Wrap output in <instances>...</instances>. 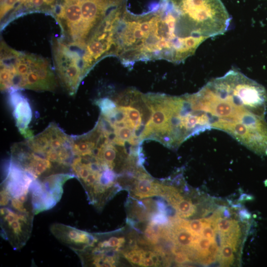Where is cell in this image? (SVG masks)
<instances>
[{
	"label": "cell",
	"mask_w": 267,
	"mask_h": 267,
	"mask_svg": "<svg viewBox=\"0 0 267 267\" xmlns=\"http://www.w3.org/2000/svg\"><path fill=\"white\" fill-rule=\"evenodd\" d=\"M194 96L198 108L207 115L211 129L222 131L247 112L265 117L259 87L235 69L210 80Z\"/></svg>",
	"instance_id": "obj_1"
},
{
	"label": "cell",
	"mask_w": 267,
	"mask_h": 267,
	"mask_svg": "<svg viewBox=\"0 0 267 267\" xmlns=\"http://www.w3.org/2000/svg\"><path fill=\"white\" fill-rule=\"evenodd\" d=\"M0 89H24L51 91L57 81L47 61L37 55L20 52L3 42L0 46Z\"/></svg>",
	"instance_id": "obj_2"
},
{
	"label": "cell",
	"mask_w": 267,
	"mask_h": 267,
	"mask_svg": "<svg viewBox=\"0 0 267 267\" xmlns=\"http://www.w3.org/2000/svg\"><path fill=\"white\" fill-rule=\"evenodd\" d=\"M178 14L208 39L225 33L231 18L221 0H169Z\"/></svg>",
	"instance_id": "obj_3"
},
{
	"label": "cell",
	"mask_w": 267,
	"mask_h": 267,
	"mask_svg": "<svg viewBox=\"0 0 267 267\" xmlns=\"http://www.w3.org/2000/svg\"><path fill=\"white\" fill-rule=\"evenodd\" d=\"M29 149L35 154L50 161L60 168H70L74 157L71 136L56 124L51 123L42 133L27 139Z\"/></svg>",
	"instance_id": "obj_4"
},
{
	"label": "cell",
	"mask_w": 267,
	"mask_h": 267,
	"mask_svg": "<svg viewBox=\"0 0 267 267\" xmlns=\"http://www.w3.org/2000/svg\"><path fill=\"white\" fill-rule=\"evenodd\" d=\"M108 168L92 155L74 156L71 163L72 173L83 185L90 202L97 207L102 206L111 188L105 173Z\"/></svg>",
	"instance_id": "obj_5"
},
{
	"label": "cell",
	"mask_w": 267,
	"mask_h": 267,
	"mask_svg": "<svg viewBox=\"0 0 267 267\" xmlns=\"http://www.w3.org/2000/svg\"><path fill=\"white\" fill-rule=\"evenodd\" d=\"M53 47V58L58 78L68 93L73 95L88 73L83 56L69 45L58 41L54 42Z\"/></svg>",
	"instance_id": "obj_6"
},
{
	"label": "cell",
	"mask_w": 267,
	"mask_h": 267,
	"mask_svg": "<svg viewBox=\"0 0 267 267\" xmlns=\"http://www.w3.org/2000/svg\"><path fill=\"white\" fill-rule=\"evenodd\" d=\"M74 178L75 176L72 173H59L35 180L31 189L35 214L55 206L62 197L64 184Z\"/></svg>",
	"instance_id": "obj_7"
},
{
	"label": "cell",
	"mask_w": 267,
	"mask_h": 267,
	"mask_svg": "<svg viewBox=\"0 0 267 267\" xmlns=\"http://www.w3.org/2000/svg\"><path fill=\"white\" fill-rule=\"evenodd\" d=\"M9 160L37 179L65 173L50 161L32 151L25 141L16 143L11 147Z\"/></svg>",
	"instance_id": "obj_8"
},
{
	"label": "cell",
	"mask_w": 267,
	"mask_h": 267,
	"mask_svg": "<svg viewBox=\"0 0 267 267\" xmlns=\"http://www.w3.org/2000/svg\"><path fill=\"white\" fill-rule=\"evenodd\" d=\"M49 230L59 242L75 253L85 250L94 240V236L89 233L63 223L52 224Z\"/></svg>",
	"instance_id": "obj_9"
},
{
	"label": "cell",
	"mask_w": 267,
	"mask_h": 267,
	"mask_svg": "<svg viewBox=\"0 0 267 267\" xmlns=\"http://www.w3.org/2000/svg\"><path fill=\"white\" fill-rule=\"evenodd\" d=\"M9 102L13 110V115L19 133L26 138L34 136L29 128L32 118V111L27 98L17 89L9 90Z\"/></svg>",
	"instance_id": "obj_10"
},
{
	"label": "cell",
	"mask_w": 267,
	"mask_h": 267,
	"mask_svg": "<svg viewBox=\"0 0 267 267\" xmlns=\"http://www.w3.org/2000/svg\"><path fill=\"white\" fill-rule=\"evenodd\" d=\"M59 15L64 21L67 32L74 42L82 44L81 42L82 11L80 0H64Z\"/></svg>",
	"instance_id": "obj_11"
},
{
	"label": "cell",
	"mask_w": 267,
	"mask_h": 267,
	"mask_svg": "<svg viewBox=\"0 0 267 267\" xmlns=\"http://www.w3.org/2000/svg\"><path fill=\"white\" fill-rule=\"evenodd\" d=\"M162 185L145 177L139 178L134 189V194L139 198L162 195Z\"/></svg>",
	"instance_id": "obj_12"
},
{
	"label": "cell",
	"mask_w": 267,
	"mask_h": 267,
	"mask_svg": "<svg viewBox=\"0 0 267 267\" xmlns=\"http://www.w3.org/2000/svg\"><path fill=\"white\" fill-rule=\"evenodd\" d=\"M172 233L174 241L181 248L192 249L196 237L188 229L175 222Z\"/></svg>",
	"instance_id": "obj_13"
},
{
	"label": "cell",
	"mask_w": 267,
	"mask_h": 267,
	"mask_svg": "<svg viewBox=\"0 0 267 267\" xmlns=\"http://www.w3.org/2000/svg\"><path fill=\"white\" fill-rule=\"evenodd\" d=\"M160 223L153 221L147 226L145 230V237L152 244H156L160 236L164 235L165 229H164Z\"/></svg>",
	"instance_id": "obj_14"
},
{
	"label": "cell",
	"mask_w": 267,
	"mask_h": 267,
	"mask_svg": "<svg viewBox=\"0 0 267 267\" xmlns=\"http://www.w3.org/2000/svg\"><path fill=\"white\" fill-rule=\"evenodd\" d=\"M172 206L177 211L178 215L183 218L192 216L195 211V207L192 202L183 197Z\"/></svg>",
	"instance_id": "obj_15"
},
{
	"label": "cell",
	"mask_w": 267,
	"mask_h": 267,
	"mask_svg": "<svg viewBox=\"0 0 267 267\" xmlns=\"http://www.w3.org/2000/svg\"><path fill=\"white\" fill-rule=\"evenodd\" d=\"M127 120L129 124V126L134 130V131L138 130L140 128L142 119L139 111L131 106H125Z\"/></svg>",
	"instance_id": "obj_16"
},
{
	"label": "cell",
	"mask_w": 267,
	"mask_h": 267,
	"mask_svg": "<svg viewBox=\"0 0 267 267\" xmlns=\"http://www.w3.org/2000/svg\"><path fill=\"white\" fill-rule=\"evenodd\" d=\"M237 226L236 221L222 218L217 219L214 225L216 230L222 235L228 233Z\"/></svg>",
	"instance_id": "obj_17"
},
{
	"label": "cell",
	"mask_w": 267,
	"mask_h": 267,
	"mask_svg": "<svg viewBox=\"0 0 267 267\" xmlns=\"http://www.w3.org/2000/svg\"><path fill=\"white\" fill-rule=\"evenodd\" d=\"M179 223L190 231L196 237L201 236L204 225V222L201 220H193L190 221L180 220Z\"/></svg>",
	"instance_id": "obj_18"
},
{
	"label": "cell",
	"mask_w": 267,
	"mask_h": 267,
	"mask_svg": "<svg viewBox=\"0 0 267 267\" xmlns=\"http://www.w3.org/2000/svg\"><path fill=\"white\" fill-rule=\"evenodd\" d=\"M233 249L232 246L229 243H222L220 256L222 265L227 266L232 264L234 258Z\"/></svg>",
	"instance_id": "obj_19"
},
{
	"label": "cell",
	"mask_w": 267,
	"mask_h": 267,
	"mask_svg": "<svg viewBox=\"0 0 267 267\" xmlns=\"http://www.w3.org/2000/svg\"><path fill=\"white\" fill-rule=\"evenodd\" d=\"M146 252L142 249L134 248L125 253V258L132 264L141 266Z\"/></svg>",
	"instance_id": "obj_20"
},
{
	"label": "cell",
	"mask_w": 267,
	"mask_h": 267,
	"mask_svg": "<svg viewBox=\"0 0 267 267\" xmlns=\"http://www.w3.org/2000/svg\"><path fill=\"white\" fill-rule=\"evenodd\" d=\"M96 104L101 111V115L106 116L112 113L116 108V104L108 98H100L96 101Z\"/></svg>",
	"instance_id": "obj_21"
},
{
	"label": "cell",
	"mask_w": 267,
	"mask_h": 267,
	"mask_svg": "<svg viewBox=\"0 0 267 267\" xmlns=\"http://www.w3.org/2000/svg\"><path fill=\"white\" fill-rule=\"evenodd\" d=\"M129 126L116 130V133L118 138L122 141L130 142L134 138L135 134L134 130H132Z\"/></svg>",
	"instance_id": "obj_22"
},
{
	"label": "cell",
	"mask_w": 267,
	"mask_h": 267,
	"mask_svg": "<svg viewBox=\"0 0 267 267\" xmlns=\"http://www.w3.org/2000/svg\"><path fill=\"white\" fill-rule=\"evenodd\" d=\"M201 236L212 240H215V233L209 222H204V225L201 232Z\"/></svg>",
	"instance_id": "obj_23"
},
{
	"label": "cell",
	"mask_w": 267,
	"mask_h": 267,
	"mask_svg": "<svg viewBox=\"0 0 267 267\" xmlns=\"http://www.w3.org/2000/svg\"><path fill=\"white\" fill-rule=\"evenodd\" d=\"M21 0H6L5 2L0 6V18L1 19L18 2Z\"/></svg>",
	"instance_id": "obj_24"
},
{
	"label": "cell",
	"mask_w": 267,
	"mask_h": 267,
	"mask_svg": "<svg viewBox=\"0 0 267 267\" xmlns=\"http://www.w3.org/2000/svg\"><path fill=\"white\" fill-rule=\"evenodd\" d=\"M30 7L40 8L47 5L46 0H24Z\"/></svg>",
	"instance_id": "obj_25"
},
{
	"label": "cell",
	"mask_w": 267,
	"mask_h": 267,
	"mask_svg": "<svg viewBox=\"0 0 267 267\" xmlns=\"http://www.w3.org/2000/svg\"><path fill=\"white\" fill-rule=\"evenodd\" d=\"M175 254V261L179 264L184 263L189 261L188 257L187 255L182 252H174Z\"/></svg>",
	"instance_id": "obj_26"
},
{
	"label": "cell",
	"mask_w": 267,
	"mask_h": 267,
	"mask_svg": "<svg viewBox=\"0 0 267 267\" xmlns=\"http://www.w3.org/2000/svg\"><path fill=\"white\" fill-rule=\"evenodd\" d=\"M5 0H0V6L5 2Z\"/></svg>",
	"instance_id": "obj_27"
}]
</instances>
